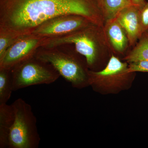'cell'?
<instances>
[{
  "instance_id": "obj_16",
  "label": "cell",
  "mask_w": 148,
  "mask_h": 148,
  "mask_svg": "<svg viewBox=\"0 0 148 148\" xmlns=\"http://www.w3.org/2000/svg\"><path fill=\"white\" fill-rule=\"evenodd\" d=\"M127 72L128 73L148 72V61L141 60L130 63Z\"/></svg>"
},
{
  "instance_id": "obj_15",
  "label": "cell",
  "mask_w": 148,
  "mask_h": 148,
  "mask_svg": "<svg viewBox=\"0 0 148 148\" xmlns=\"http://www.w3.org/2000/svg\"><path fill=\"white\" fill-rule=\"evenodd\" d=\"M22 36L0 29V58L9 48Z\"/></svg>"
},
{
  "instance_id": "obj_13",
  "label": "cell",
  "mask_w": 148,
  "mask_h": 148,
  "mask_svg": "<svg viewBox=\"0 0 148 148\" xmlns=\"http://www.w3.org/2000/svg\"><path fill=\"white\" fill-rule=\"evenodd\" d=\"M13 91L11 70L0 69V104H6Z\"/></svg>"
},
{
  "instance_id": "obj_17",
  "label": "cell",
  "mask_w": 148,
  "mask_h": 148,
  "mask_svg": "<svg viewBox=\"0 0 148 148\" xmlns=\"http://www.w3.org/2000/svg\"><path fill=\"white\" fill-rule=\"evenodd\" d=\"M140 17L143 34L148 30V2L140 9Z\"/></svg>"
},
{
  "instance_id": "obj_2",
  "label": "cell",
  "mask_w": 148,
  "mask_h": 148,
  "mask_svg": "<svg viewBox=\"0 0 148 148\" xmlns=\"http://www.w3.org/2000/svg\"><path fill=\"white\" fill-rule=\"evenodd\" d=\"M34 56L49 63L60 76L74 88H82L88 86V71L86 63L61 46L40 47Z\"/></svg>"
},
{
  "instance_id": "obj_6",
  "label": "cell",
  "mask_w": 148,
  "mask_h": 148,
  "mask_svg": "<svg viewBox=\"0 0 148 148\" xmlns=\"http://www.w3.org/2000/svg\"><path fill=\"white\" fill-rule=\"evenodd\" d=\"M90 25L61 36L45 38L41 47L51 48L73 44L77 52L85 57L88 67H94L98 58V48Z\"/></svg>"
},
{
  "instance_id": "obj_4",
  "label": "cell",
  "mask_w": 148,
  "mask_h": 148,
  "mask_svg": "<svg viewBox=\"0 0 148 148\" xmlns=\"http://www.w3.org/2000/svg\"><path fill=\"white\" fill-rule=\"evenodd\" d=\"M128 65L112 55L102 71H88V84L102 94L117 93L130 87L133 73L127 72Z\"/></svg>"
},
{
  "instance_id": "obj_8",
  "label": "cell",
  "mask_w": 148,
  "mask_h": 148,
  "mask_svg": "<svg viewBox=\"0 0 148 148\" xmlns=\"http://www.w3.org/2000/svg\"><path fill=\"white\" fill-rule=\"evenodd\" d=\"M45 38L33 34L22 36L0 58V69L11 70L14 66L34 56Z\"/></svg>"
},
{
  "instance_id": "obj_11",
  "label": "cell",
  "mask_w": 148,
  "mask_h": 148,
  "mask_svg": "<svg viewBox=\"0 0 148 148\" xmlns=\"http://www.w3.org/2000/svg\"><path fill=\"white\" fill-rule=\"evenodd\" d=\"M108 32L114 48L119 52H123L127 47L128 38L124 29L116 20L109 25Z\"/></svg>"
},
{
  "instance_id": "obj_7",
  "label": "cell",
  "mask_w": 148,
  "mask_h": 148,
  "mask_svg": "<svg viewBox=\"0 0 148 148\" xmlns=\"http://www.w3.org/2000/svg\"><path fill=\"white\" fill-rule=\"evenodd\" d=\"M91 23L87 18L79 15H62L45 21L31 34L45 38L61 36L88 27Z\"/></svg>"
},
{
  "instance_id": "obj_14",
  "label": "cell",
  "mask_w": 148,
  "mask_h": 148,
  "mask_svg": "<svg viewBox=\"0 0 148 148\" xmlns=\"http://www.w3.org/2000/svg\"><path fill=\"white\" fill-rule=\"evenodd\" d=\"M125 59L129 63L141 60L148 61V34L144 36Z\"/></svg>"
},
{
  "instance_id": "obj_12",
  "label": "cell",
  "mask_w": 148,
  "mask_h": 148,
  "mask_svg": "<svg viewBox=\"0 0 148 148\" xmlns=\"http://www.w3.org/2000/svg\"><path fill=\"white\" fill-rule=\"evenodd\" d=\"M98 1L100 8L103 10L107 18L111 20L116 17L123 10L135 5L132 0H98Z\"/></svg>"
},
{
  "instance_id": "obj_1",
  "label": "cell",
  "mask_w": 148,
  "mask_h": 148,
  "mask_svg": "<svg viewBox=\"0 0 148 148\" xmlns=\"http://www.w3.org/2000/svg\"><path fill=\"white\" fill-rule=\"evenodd\" d=\"M99 8L98 0H0V29L30 34L45 21L66 15L84 16L94 23Z\"/></svg>"
},
{
  "instance_id": "obj_18",
  "label": "cell",
  "mask_w": 148,
  "mask_h": 148,
  "mask_svg": "<svg viewBox=\"0 0 148 148\" xmlns=\"http://www.w3.org/2000/svg\"><path fill=\"white\" fill-rule=\"evenodd\" d=\"M135 5L140 8H142L147 3L145 0H132Z\"/></svg>"
},
{
  "instance_id": "obj_3",
  "label": "cell",
  "mask_w": 148,
  "mask_h": 148,
  "mask_svg": "<svg viewBox=\"0 0 148 148\" xmlns=\"http://www.w3.org/2000/svg\"><path fill=\"white\" fill-rule=\"evenodd\" d=\"M11 105L14 118L10 132L8 148L38 147L40 138L32 106L21 98L16 99Z\"/></svg>"
},
{
  "instance_id": "obj_5",
  "label": "cell",
  "mask_w": 148,
  "mask_h": 148,
  "mask_svg": "<svg viewBox=\"0 0 148 148\" xmlns=\"http://www.w3.org/2000/svg\"><path fill=\"white\" fill-rule=\"evenodd\" d=\"M11 70L13 91L32 86L51 84L60 76L52 65L35 56L17 64Z\"/></svg>"
},
{
  "instance_id": "obj_9",
  "label": "cell",
  "mask_w": 148,
  "mask_h": 148,
  "mask_svg": "<svg viewBox=\"0 0 148 148\" xmlns=\"http://www.w3.org/2000/svg\"><path fill=\"white\" fill-rule=\"evenodd\" d=\"M141 8L133 5L123 10L116 16V21L127 34L130 43L133 44L143 34L140 12Z\"/></svg>"
},
{
  "instance_id": "obj_10",
  "label": "cell",
  "mask_w": 148,
  "mask_h": 148,
  "mask_svg": "<svg viewBox=\"0 0 148 148\" xmlns=\"http://www.w3.org/2000/svg\"><path fill=\"white\" fill-rule=\"evenodd\" d=\"M14 118L12 105L0 104V148L8 147L10 132Z\"/></svg>"
}]
</instances>
